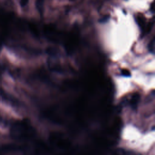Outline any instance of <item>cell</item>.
I'll list each match as a JSON object with an SVG mask.
<instances>
[{
  "instance_id": "obj_4",
  "label": "cell",
  "mask_w": 155,
  "mask_h": 155,
  "mask_svg": "<svg viewBox=\"0 0 155 155\" xmlns=\"http://www.w3.org/2000/svg\"><path fill=\"white\" fill-rule=\"evenodd\" d=\"M71 1H73V0H71Z\"/></svg>"
},
{
  "instance_id": "obj_2",
  "label": "cell",
  "mask_w": 155,
  "mask_h": 155,
  "mask_svg": "<svg viewBox=\"0 0 155 155\" xmlns=\"http://www.w3.org/2000/svg\"><path fill=\"white\" fill-rule=\"evenodd\" d=\"M122 75L125 76H128L130 75V73L128 70H123L122 71Z\"/></svg>"
},
{
  "instance_id": "obj_3",
  "label": "cell",
  "mask_w": 155,
  "mask_h": 155,
  "mask_svg": "<svg viewBox=\"0 0 155 155\" xmlns=\"http://www.w3.org/2000/svg\"><path fill=\"white\" fill-rule=\"evenodd\" d=\"M28 2V0H21V1H20V4L22 7L26 6L27 5Z\"/></svg>"
},
{
  "instance_id": "obj_1",
  "label": "cell",
  "mask_w": 155,
  "mask_h": 155,
  "mask_svg": "<svg viewBox=\"0 0 155 155\" xmlns=\"http://www.w3.org/2000/svg\"><path fill=\"white\" fill-rule=\"evenodd\" d=\"M35 5L36 9L40 14L43 13L44 12V0H36Z\"/></svg>"
}]
</instances>
